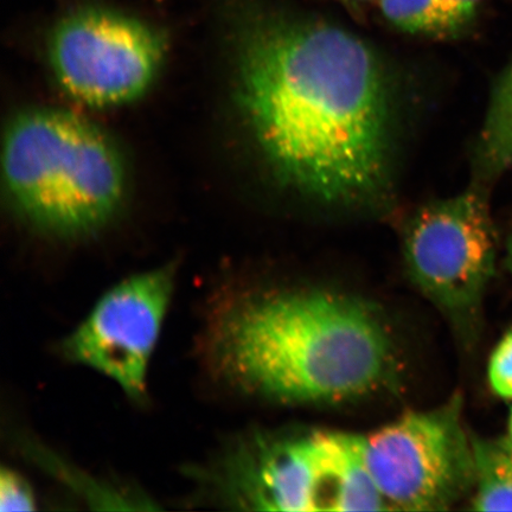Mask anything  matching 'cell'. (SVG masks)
<instances>
[{
    "mask_svg": "<svg viewBox=\"0 0 512 512\" xmlns=\"http://www.w3.org/2000/svg\"><path fill=\"white\" fill-rule=\"evenodd\" d=\"M175 283L174 265L120 281L63 339L62 355L117 383L131 400H145L147 374L174 297Z\"/></svg>",
    "mask_w": 512,
    "mask_h": 512,
    "instance_id": "cell-8",
    "label": "cell"
},
{
    "mask_svg": "<svg viewBox=\"0 0 512 512\" xmlns=\"http://www.w3.org/2000/svg\"><path fill=\"white\" fill-rule=\"evenodd\" d=\"M236 41L240 111L275 179L324 206L387 200L392 94L375 51L334 25L256 9Z\"/></svg>",
    "mask_w": 512,
    "mask_h": 512,
    "instance_id": "cell-1",
    "label": "cell"
},
{
    "mask_svg": "<svg viewBox=\"0 0 512 512\" xmlns=\"http://www.w3.org/2000/svg\"><path fill=\"white\" fill-rule=\"evenodd\" d=\"M371 475L390 510L445 511L475 485L472 438L459 396L367 435Z\"/></svg>",
    "mask_w": 512,
    "mask_h": 512,
    "instance_id": "cell-5",
    "label": "cell"
},
{
    "mask_svg": "<svg viewBox=\"0 0 512 512\" xmlns=\"http://www.w3.org/2000/svg\"><path fill=\"white\" fill-rule=\"evenodd\" d=\"M508 440L512 444V411H511L510 419H509V435H508Z\"/></svg>",
    "mask_w": 512,
    "mask_h": 512,
    "instance_id": "cell-17",
    "label": "cell"
},
{
    "mask_svg": "<svg viewBox=\"0 0 512 512\" xmlns=\"http://www.w3.org/2000/svg\"><path fill=\"white\" fill-rule=\"evenodd\" d=\"M507 265H508L509 271L512 274V230H511V234H510L509 240H508Z\"/></svg>",
    "mask_w": 512,
    "mask_h": 512,
    "instance_id": "cell-16",
    "label": "cell"
},
{
    "mask_svg": "<svg viewBox=\"0 0 512 512\" xmlns=\"http://www.w3.org/2000/svg\"><path fill=\"white\" fill-rule=\"evenodd\" d=\"M202 341L217 377L274 401L360 398L387 382L395 366L379 313L360 299L325 290L217 298Z\"/></svg>",
    "mask_w": 512,
    "mask_h": 512,
    "instance_id": "cell-2",
    "label": "cell"
},
{
    "mask_svg": "<svg viewBox=\"0 0 512 512\" xmlns=\"http://www.w3.org/2000/svg\"><path fill=\"white\" fill-rule=\"evenodd\" d=\"M356 2H362V0H356Z\"/></svg>",
    "mask_w": 512,
    "mask_h": 512,
    "instance_id": "cell-18",
    "label": "cell"
},
{
    "mask_svg": "<svg viewBox=\"0 0 512 512\" xmlns=\"http://www.w3.org/2000/svg\"><path fill=\"white\" fill-rule=\"evenodd\" d=\"M165 51L162 31L104 6L68 12L48 40L51 68L64 91L98 107L142 96L155 81Z\"/></svg>",
    "mask_w": 512,
    "mask_h": 512,
    "instance_id": "cell-6",
    "label": "cell"
},
{
    "mask_svg": "<svg viewBox=\"0 0 512 512\" xmlns=\"http://www.w3.org/2000/svg\"><path fill=\"white\" fill-rule=\"evenodd\" d=\"M512 168V62L492 89L473 157L475 182L485 189Z\"/></svg>",
    "mask_w": 512,
    "mask_h": 512,
    "instance_id": "cell-9",
    "label": "cell"
},
{
    "mask_svg": "<svg viewBox=\"0 0 512 512\" xmlns=\"http://www.w3.org/2000/svg\"><path fill=\"white\" fill-rule=\"evenodd\" d=\"M384 17L396 28L424 35H450L462 30L439 0H380Z\"/></svg>",
    "mask_w": 512,
    "mask_h": 512,
    "instance_id": "cell-12",
    "label": "cell"
},
{
    "mask_svg": "<svg viewBox=\"0 0 512 512\" xmlns=\"http://www.w3.org/2000/svg\"><path fill=\"white\" fill-rule=\"evenodd\" d=\"M28 453L37 463H41L53 475L59 477L63 483H66L76 490L87 503L101 505L102 509L118 510H150L153 509L149 498L136 494L130 490L117 488L110 483L100 482V480L91 477H82V473L64 462L59 457L49 453L47 448L38 445H28Z\"/></svg>",
    "mask_w": 512,
    "mask_h": 512,
    "instance_id": "cell-11",
    "label": "cell"
},
{
    "mask_svg": "<svg viewBox=\"0 0 512 512\" xmlns=\"http://www.w3.org/2000/svg\"><path fill=\"white\" fill-rule=\"evenodd\" d=\"M445 8L457 19L463 29L477 16L480 4L483 0H439Z\"/></svg>",
    "mask_w": 512,
    "mask_h": 512,
    "instance_id": "cell-15",
    "label": "cell"
},
{
    "mask_svg": "<svg viewBox=\"0 0 512 512\" xmlns=\"http://www.w3.org/2000/svg\"><path fill=\"white\" fill-rule=\"evenodd\" d=\"M189 475L217 507L304 512L326 511L328 503L320 432L236 439Z\"/></svg>",
    "mask_w": 512,
    "mask_h": 512,
    "instance_id": "cell-7",
    "label": "cell"
},
{
    "mask_svg": "<svg viewBox=\"0 0 512 512\" xmlns=\"http://www.w3.org/2000/svg\"><path fill=\"white\" fill-rule=\"evenodd\" d=\"M36 503L35 492L27 478L3 467L0 472V510L32 511L36 509Z\"/></svg>",
    "mask_w": 512,
    "mask_h": 512,
    "instance_id": "cell-13",
    "label": "cell"
},
{
    "mask_svg": "<svg viewBox=\"0 0 512 512\" xmlns=\"http://www.w3.org/2000/svg\"><path fill=\"white\" fill-rule=\"evenodd\" d=\"M489 189L473 184L416 211L403 236L409 278L459 328L475 322L495 271Z\"/></svg>",
    "mask_w": 512,
    "mask_h": 512,
    "instance_id": "cell-4",
    "label": "cell"
},
{
    "mask_svg": "<svg viewBox=\"0 0 512 512\" xmlns=\"http://www.w3.org/2000/svg\"><path fill=\"white\" fill-rule=\"evenodd\" d=\"M3 163L12 203L44 232L67 238L94 233L124 201L126 171L117 146L67 111L19 115L6 133Z\"/></svg>",
    "mask_w": 512,
    "mask_h": 512,
    "instance_id": "cell-3",
    "label": "cell"
},
{
    "mask_svg": "<svg viewBox=\"0 0 512 512\" xmlns=\"http://www.w3.org/2000/svg\"><path fill=\"white\" fill-rule=\"evenodd\" d=\"M475 485L471 499L476 511H512V444L508 440L472 438Z\"/></svg>",
    "mask_w": 512,
    "mask_h": 512,
    "instance_id": "cell-10",
    "label": "cell"
},
{
    "mask_svg": "<svg viewBox=\"0 0 512 512\" xmlns=\"http://www.w3.org/2000/svg\"><path fill=\"white\" fill-rule=\"evenodd\" d=\"M488 376L499 398L512 400V329L504 335L490 357Z\"/></svg>",
    "mask_w": 512,
    "mask_h": 512,
    "instance_id": "cell-14",
    "label": "cell"
}]
</instances>
